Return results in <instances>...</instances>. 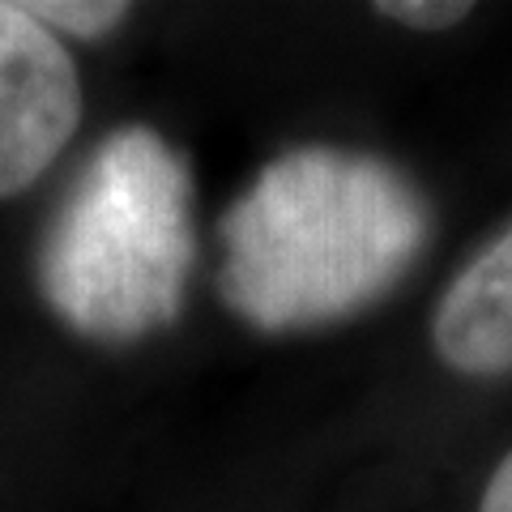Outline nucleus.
Returning a JSON list of instances; mask_svg holds the SVG:
<instances>
[{
    "label": "nucleus",
    "mask_w": 512,
    "mask_h": 512,
    "mask_svg": "<svg viewBox=\"0 0 512 512\" xmlns=\"http://www.w3.org/2000/svg\"><path fill=\"white\" fill-rule=\"evenodd\" d=\"M431 346L461 376L512 372V222L448 282L431 316Z\"/></svg>",
    "instance_id": "nucleus-4"
},
{
    "label": "nucleus",
    "mask_w": 512,
    "mask_h": 512,
    "mask_svg": "<svg viewBox=\"0 0 512 512\" xmlns=\"http://www.w3.org/2000/svg\"><path fill=\"white\" fill-rule=\"evenodd\" d=\"M380 18H393L410 30H453L470 18V5L457 0V5H440V0H397V5H376Z\"/></svg>",
    "instance_id": "nucleus-6"
},
{
    "label": "nucleus",
    "mask_w": 512,
    "mask_h": 512,
    "mask_svg": "<svg viewBox=\"0 0 512 512\" xmlns=\"http://www.w3.org/2000/svg\"><path fill=\"white\" fill-rule=\"evenodd\" d=\"M192 265L197 235L184 158L146 124L116 128L43 235V299L82 338L120 346L180 316Z\"/></svg>",
    "instance_id": "nucleus-2"
},
{
    "label": "nucleus",
    "mask_w": 512,
    "mask_h": 512,
    "mask_svg": "<svg viewBox=\"0 0 512 512\" xmlns=\"http://www.w3.org/2000/svg\"><path fill=\"white\" fill-rule=\"evenodd\" d=\"M478 512H512V453L500 461V466H495Z\"/></svg>",
    "instance_id": "nucleus-7"
},
{
    "label": "nucleus",
    "mask_w": 512,
    "mask_h": 512,
    "mask_svg": "<svg viewBox=\"0 0 512 512\" xmlns=\"http://www.w3.org/2000/svg\"><path fill=\"white\" fill-rule=\"evenodd\" d=\"M26 13L43 22L52 35L64 30V35H77V39H99L128 18V5H94V0H69V5L60 0L56 5V0H47V5H26Z\"/></svg>",
    "instance_id": "nucleus-5"
},
{
    "label": "nucleus",
    "mask_w": 512,
    "mask_h": 512,
    "mask_svg": "<svg viewBox=\"0 0 512 512\" xmlns=\"http://www.w3.org/2000/svg\"><path fill=\"white\" fill-rule=\"evenodd\" d=\"M427 235L431 205L393 163L291 150L222 218L218 295L256 329H312L380 299Z\"/></svg>",
    "instance_id": "nucleus-1"
},
{
    "label": "nucleus",
    "mask_w": 512,
    "mask_h": 512,
    "mask_svg": "<svg viewBox=\"0 0 512 512\" xmlns=\"http://www.w3.org/2000/svg\"><path fill=\"white\" fill-rule=\"evenodd\" d=\"M82 120V82L64 43L26 13L0 5V197L52 167Z\"/></svg>",
    "instance_id": "nucleus-3"
}]
</instances>
